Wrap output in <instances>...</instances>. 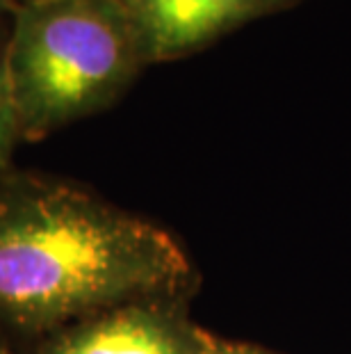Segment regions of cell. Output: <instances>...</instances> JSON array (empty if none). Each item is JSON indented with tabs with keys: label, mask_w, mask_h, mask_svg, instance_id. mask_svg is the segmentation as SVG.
Returning a JSON list of instances; mask_svg holds the SVG:
<instances>
[{
	"label": "cell",
	"mask_w": 351,
	"mask_h": 354,
	"mask_svg": "<svg viewBox=\"0 0 351 354\" xmlns=\"http://www.w3.org/2000/svg\"><path fill=\"white\" fill-rule=\"evenodd\" d=\"M192 286L188 252L160 224L76 180L0 174V334L14 348L132 299L188 297Z\"/></svg>",
	"instance_id": "cell-1"
},
{
	"label": "cell",
	"mask_w": 351,
	"mask_h": 354,
	"mask_svg": "<svg viewBox=\"0 0 351 354\" xmlns=\"http://www.w3.org/2000/svg\"><path fill=\"white\" fill-rule=\"evenodd\" d=\"M146 66L117 0H37L12 12L7 73L21 142L99 115Z\"/></svg>",
	"instance_id": "cell-2"
},
{
	"label": "cell",
	"mask_w": 351,
	"mask_h": 354,
	"mask_svg": "<svg viewBox=\"0 0 351 354\" xmlns=\"http://www.w3.org/2000/svg\"><path fill=\"white\" fill-rule=\"evenodd\" d=\"M178 295L141 297L89 315L19 354H201L205 331Z\"/></svg>",
	"instance_id": "cell-3"
},
{
	"label": "cell",
	"mask_w": 351,
	"mask_h": 354,
	"mask_svg": "<svg viewBox=\"0 0 351 354\" xmlns=\"http://www.w3.org/2000/svg\"><path fill=\"white\" fill-rule=\"evenodd\" d=\"M128 17L146 66L192 55L219 37L299 0H117Z\"/></svg>",
	"instance_id": "cell-4"
},
{
	"label": "cell",
	"mask_w": 351,
	"mask_h": 354,
	"mask_svg": "<svg viewBox=\"0 0 351 354\" xmlns=\"http://www.w3.org/2000/svg\"><path fill=\"white\" fill-rule=\"evenodd\" d=\"M7 32L10 28L0 26V174L14 167V151L21 145L10 73H7Z\"/></svg>",
	"instance_id": "cell-5"
},
{
	"label": "cell",
	"mask_w": 351,
	"mask_h": 354,
	"mask_svg": "<svg viewBox=\"0 0 351 354\" xmlns=\"http://www.w3.org/2000/svg\"><path fill=\"white\" fill-rule=\"evenodd\" d=\"M201 354H265L256 348H249V345H240V343H230V341H221L212 334L205 331L203 338V350Z\"/></svg>",
	"instance_id": "cell-6"
},
{
	"label": "cell",
	"mask_w": 351,
	"mask_h": 354,
	"mask_svg": "<svg viewBox=\"0 0 351 354\" xmlns=\"http://www.w3.org/2000/svg\"><path fill=\"white\" fill-rule=\"evenodd\" d=\"M0 354H19L17 348H14V345L7 341L3 334H0Z\"/></svg>",
	"instance_id": "cell-7"
},
{
	"label": "cell",
	"mask_w": 351,
	"mask_h": 354,
	"mask_svg": "<svg viewBox=\"0 0 351 354\" xmlns=\"http://www.w3.org/2000/svg\"><path fill=\"white\" fill-rule=\"evenodd\" d=\"M14 12V3L12 0H0V17H5V14H12Z\"/></svg>",
	"instance_id": "cell-8"
},
{
	"label": "cell",
	"mask_w": 351,
	"mask_h": 354,
	"mask_svg": "<svg viewBox=\"0 0 351 354\" xmlns=\"http://www.w3.org/2000/svg\"><path fill=\"white\" fill-rule=\"evenodd\" d=\"M14 3V10H17V7H23V5H30V3H37V0H12Z\"/></svg>",
	"instance_id": "cell-9"
}]
</instances>
